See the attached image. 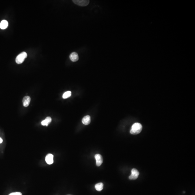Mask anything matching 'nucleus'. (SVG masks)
Segmentation results:
<instances>
[{"instance_id": "obj_1", "label": "nucleus", "mask_w": 195, "mask_h": 195, "mask_svg": "<svg viewBox=\"0 0 195 195\" xmlns=\"http://www.w3.org/2000/svg\"><path fill=\"white\" fill-rule=\"evenodd\" d=\"M142 126L140 123H135L132 125L130 133L131 134L136 135L140 133L142 130Z\"/></svg>"}, {"instance_id": "obj_2", "label": "nucleus", "mask_w": 195, "mask_h": 195, "mask_svg": "<svg viewBox=\"0 0 195 195\" xmlns=\"http://www.w3.org/2000/svg\"><path fill=\"white\" fill-rule=\"evenodd\" d=\"M27 54L25 52H23L19 54L16 58V62L18 64H21L23 62L27 57Z\"/></svg>"}, {"instance_id": "obj_3", "label": "nucleus", "mask_w": 195, "mask_h": 195, "mask_svg": "<svg viewBox=\"0 0 195 195\" xmlns=\"http://www.w3.org/2000/svg\"><path fill=\"white\" fill-rule=\"evenodd\" d=\"M73 2L78 6L84 7L89 4L90 1L87 0H73Z\"/></svg>"}, {"instance_id": "obj_4", "label": "nucleus", "mask_w": 195, "mask_h": 195, "mask_svg": "<svg viewBox=\"0 0 195 195\" xmlns=\"http://www.w3.org/2000/svg\"><path fill=\"white\" fill-rule=\"evenodd\" d=\"M139 174V172L137 169L135 168H133L131 171V175L129 176V179L130 180L136 179L138 177Z\"/></svg>"}, {"instance_id": "obj_5", "label": "nucleus", "mask_w": 195, "mask_h": 195, "mask_svg": "<svg viewBox=\"0 0 195 195\" xmlns=\"http://www.w3.org/2000/svg\"><path fill=\"white\" fill-rule=\"evenodd\" d=\"M96 161V165L98 167L100 166L103 162V159L101 155L97 154L95 156Z\"/></svg>"}, {"instance_id": "obj_6", "label": "nucleus", "mask_w": 195, "mask_h": 195, "mask_svg": "<svg viewBox=\"0 0 195 195\" xmlns=\"http://www.w3.org/2000/svg\"><path fill=\"white\" fill-rule=\"evenodd\" d=\"M46 162L48 164H51L54 163V156L53 155L49 154L46 157Z\"/></svg>"}, {"instance_id": "obj_7", "label": "nucleus", "mask_w": 195, "mask_h": 195, "mask_svg": "<svg viewBox=\"0 0 195 195\" xmlns=\"http://www.w3.org/2000/svg\"><path fill=\"white\" fill-rule=\"evenodd\" d=\"M70 59L73 62H76L79 59V56L78 54L76 52L71 53L70 56Z\"/></svg>"}, {"instance_id": "obj_8", "label": "nucleus", "mask_w": 195, "mask_h": 195, "mask_svg": "<svg viewBox=\"0 0 195 195\" xmlns=\"http://www.w3.org/2000/svg\"><path fill=\"white\" fill-rule=\"evenodd\" d=\"M31 98L29 96H25L23 98V105L25 107H27L29 106L31 101Z\"/></svg>"}, {"instance_id": "obj_9", "label": "nucleus", "mask_w": 195, "mask_h": 195, "mask_svg": "<svg viewBox=\"0 0 195 195\" xmlns=\"http://www.w3.org/2000/svg\"><path fill=\"white\" fill-rule=\"evenodd\" d=\"M82 121V123L84 125H89L90 123V116L89 115L83 117Z\"/></svg>"}, {"instance_id": "obj_10", "label": "nucleus", "mask_w": 195, "mask_h": 195, "mask_svg": "<svg viewBox=\"0 0 195 195\" xmlns=\"http://www.w3.org/2000/svg\"><path fill=\"white\" fill-rule=\"evenodd\" d=\"M52 121V119L51 117H47L46 119L42 121L41 123L42 125L43 126H47L48 124H49Z\"/></svg>"}, {"instance_id": "obj_11", "label": "nucleus", "mask_w": 195, "mask_h": 195, "mask_svg": "<svg viewBox=\"0 0 195 195\" xmlns=\"http://www.w3.org/2000/svg\"><path fill=\"white\" fill-rule=\"evenodd\" d=\"M8 21L6 20H3L0 23V28L2 29H5L8 27Z\"/></svg>"}, {"instance_id": "obj_12", "label": "nucleus", "mask_w": 195, "mask_h": 195, "mask_svg": "<svg viewBox=\"0 0 195 195\" xmlns=\"http://www.w3.org/2000/svg\"><path fill=\"white\" fill-rule=\"evenodd\" d=\"M103 186H104V185L103 183H97L95 185V187L98 191H101L103 189Z\"/></svg>"}, {"instance_id": "obj_13", "label": "nucleus", "mask_w": 195, "mask_h": 195, "mask_svg": "<svg viewBox=\"0 0 195 195\" xmlns=\"http://www.w3.org/2000/svg\"><path fill=\"white\" fill-rule=\"evenodd\" d=\"M71 95V92L70 91H67L64 93L62 95L63 99H66L70 97Z\"/></svg>"}, {"instance_id": "obj_14", "label": "nucleus", "mask_w": 195, "mask_h": 195, "mask_svg": "<svg viewBox=\"0 0 195 195\" xmlns=\"http://www.w3.org/2000/svg\"><path fill=\"white\" fill-rule=\"evenodd\" d=\"M9 195H22V194L20 192H14L10 194Z\"/></svg>"}, {"instance_id": "obj_15", "label": "nucleus", "mask_w": 195, "mask_h": 195, "mask_svg": "<svg viewBox=\"0 0 195 195\" xmlns=\"http://www.w3.org/2000/svg\"><path fill=\"white\" fill-rule=\"evenodd\" d=\"M3 142V140L2 138H0V144H1Z\"/></svg>"}, {"instance_id": "obj_16", "label": "nucleus", "mask_w": 195, "mask_h": 195, "mask_svg": "<svg viewBox=\"0 0 195 195\" xmlns=\"http://www.w3.org/2000/svg\"></svg>"}]
</instances>
